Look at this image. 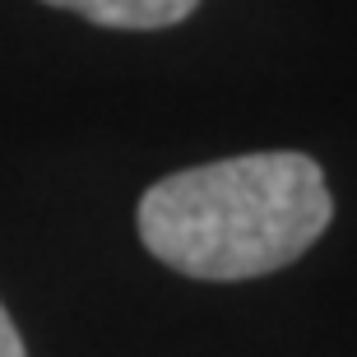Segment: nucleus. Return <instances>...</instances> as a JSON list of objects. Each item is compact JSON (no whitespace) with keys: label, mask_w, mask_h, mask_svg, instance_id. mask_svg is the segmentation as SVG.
<instances>
[{"label":"nucleus","mask_w":357,"mask_h":357,"mask_svg":"<svg viewBox=\"0 0 357 357\" xmlns=\"http://www.w3.org/2000/svg\"><path fill=\"white\" fill-rule=\"evenodd\" d=\"M334 218L325 172L306 153H241L162 176L139 199V241L167 269L209 283L292 265Z\"/></svg>","instance_id":"obj_1"},{"label":"nucleus","mask_w":357,"mask_h":357,"mask_svg":"<svg viewBox=\"0 0 357 357\" xmlns=\"http://www.w3.org/2000/svg\"><path fill=\"white\" fill-rule=\"evenodd\" d=\"M42 5L75 10V14H84L89 24H102V28H135V33H149V28L181 24L199 0H42Z\"/></svg>","instance_id":"obj_2"},{"label":"nucleus","mask_w":357,"mask_h":357,"mask_svg":"<svg viewBox=\"0 0 357 357\" xmlns=\"http://www.w3.org/2000/svg\"><path fill=\"white\" fill-rule=\"evenodd\" d=\"M0 357H28L24 339H19V330H14V320H10L5 306H0Z\"/></svg>","instance_id":"obj_3"}]
</instances>
